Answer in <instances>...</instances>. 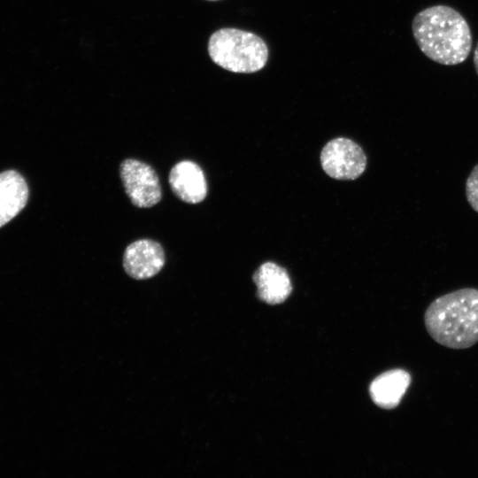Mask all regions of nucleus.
<instances>
[{"instance_id": "1", "label": "nucleus", "mask_w": 478, "mask_h": 478, "mask_svg": "<svg viewBox=\"0 0 478 478\" xmlns=\"http://www.w3.org/2000/svg\"><path fill=\"white\" fill-rule=\"evenodd\" d=\"M412 31L421 52L440 65L461 64L470 54V27L464 16L449 5H432L419 12L412 19Z\"/></svg>"}, {"instance_id": "4", "label": "nucleus", "mask_w": 478, "mask_h": 478, "mask_svg": "<svg viewBox=\"0 0 478 478\" xmlns=\"http://www.w3.org/2000/svg\"><path fill=\"white\" fill-rule=\"evenodd\" d=\"M120 175L126 194L139 208H150L158 204L162 191L156 171L135 158H127L120 166Z\"/></svg>"}, {"instance_id": "13", "label": "nucleus", "mask_w": 478, "mask_h": 478, "mask_svg": "<svg viewBox=\"0 0 478 478\" xmlns=\"http://www.w3.org/2000/svg\"><path fill=\"white\" fill-rule=\"evenodd\" d=\"M209 1H217V0H209Z\"/></svg>"}, {"instance_id": "2", "label": "nucleus", "mask_w": 478, "mask_h": 478, "mask_svg": "<svg viewBox=\"0 0 478 478\" xmlns=\"http://www.w3.org/2000/svg\"><path fill=\"white\" fill-rule=\"evenodd\" d=\"M431 338L444 347L463 350L478 343V289L462 288L436 298L424 313Z\"/></svg>"}, {"instance_id": "10", "label": "nucleus", "mask_w": 478, "mask_h": 478, "mask_svg": "<svg viewBox=\"0 0 478 478\" xmlns=\"http://www.w3.org/2000/svg\"><path fill=\"white\" fill-rule=\"evenodd\" d=\"M28 188L16 171L0 173V227L13 219L27 204Z\"/></svg>"}, {"instance_id": "8", "label": "nucleus", "mask_w": 478, "mask_h": 478, "mask_svg": "<svg viewBox=\"0 0 478 478\" xmlns=\"http://www.w3.org/2000/svg\"><path fill=\"white\" fill-rule=\"evenodd\" d=\"M253 281L258 297L269 305L282 303L292 290L287 271L273 262L262 264L253 274Z\"/></svg>"}, {"instance_id": "12", "label": "nucleus", "mask_w": 478, "mask_h": 478, "mask_svg": "<svg viewBox=\"0 0 478 478\" xmlns=\"http://www.w3.org/2000/svg\"><path fill=\"white\" fill-rule=\"evenodd\" d=\"M473 62H474L475 72L478 75V42L474 50Z\"/></svg>"}, {"instance_id": "11", "label": "nucleus", "mask_w": 478, "mask_h": 478, "mask_svg": "<svg viewBox=\"0 0 478 478\" xmlns=\"http://www.w3.org/2000/svg\"><path fill=\"white\" fill-rule=\"evenodd\" d=\"M466 197L471 208L478 212V164L474 166L466 181Z\"/></svg>"}, {"instance_id": "9", "label": "nucleus", "mask_w": 478, "mask_h": 478, "mask_svg": "<svg viewBox=\"0 0 478 478\" xmlns=\"http://www.w3.org/2000/svg\"><path fill=\"white\" fill-rule=\"evenodd\" d=\"M412 382V376L406 370L397 368L377 376L369 388L372 400L383 409L397 407Z\"/></svg>"}, {"instance_id": "5", "label": "nucleus", "mask_w": 478, "mask_h": 478, "mask_svg": "<svg viewBox=\"0 0 478 478\" xmlns=\"http://www.w3.org/2000/svg\"><path fill=\"white\" fill-rule=\"evenodd\" d=\"M320 163L325 173L337 180H354L361 175L366 158L353 141L338 137L329 141L320 153Z\"/></svg>"}, {"instance_id": "6", "label": "nucleus", "mask_w": 478, "mask_h": 478, "mask_svg": "<svg viewBox=\"0 0 478 478\" xmlns=\"http://www.w3.org/2000/svg\"><path fill=\"white\" fill-rule=\"evenodd\" d=\"M166 262L161 244L151 239H139L131 243L123 254V268L135 280L155 276Z\"/></svg>"}, {"instance_id": "3", "label": "nucleus", "mask_w": 478, "mask_h": 478, "mask_svg": "<svg viewBox=\"0 0 478 478\" xmlns=\"http://www.w3.org/2000/svg\"><path fill=\"white\" fill-rule=\"evenodd\" d=\"M208 51L216 65L239 73L262 69L268 58L267 46L260 37L236 28L214 32L209 39Z\"/></svg>"}, {"instance_id": "7", "label": "nucleus", "mask_w": 478, "mask_h": 478, "mask_svg": "<svg viewBox=\"0 0 478 478\" xmlns=\"http://www.w3.org/2000/svg\"><path fill=\"white\" fill-rule=\"evenodd\" d=\"M168 181L173 193L188 204H198L207 195V182L201 167L191 160H182L170 170Z\"/></svg>"}]
</instances>
